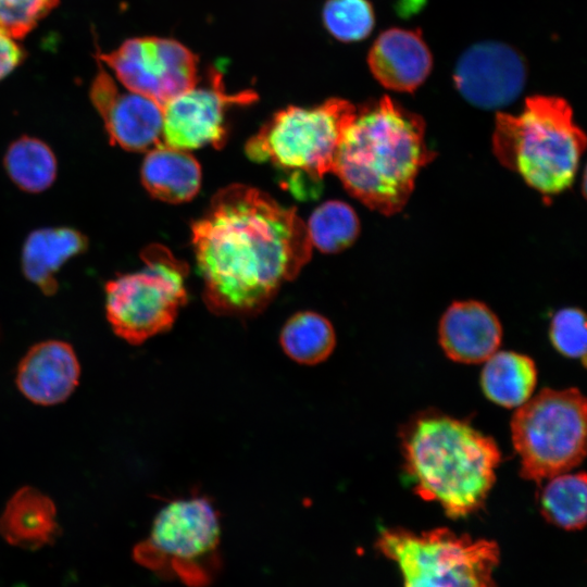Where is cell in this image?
<instances>
[{"mask_svg": "<svg viewBox=\"0 0 587 587\" xmlns=\"http://www.w3.org/2000/svg\"><path fill=\"white\" fill-rule=\"evenodd\" d=\"M209 310L253 316L309 262L312 243L296 208L241 184L218 190L191 225Z\"/></svg>", "mask_w": 587, "mask_h": 587, "instance_id": "cell-1", "label": "cell"}, {"mask_svg": "<svg viewBox=\"0 0 587 587\" xmlns=\"http://www.w3.org/2000/svg\"><path fill=\"white\" fill-rule=\"evenodd\" d=\"M419 114L383 97L360 109L346 128L333 173L365 207L384 215L400 212L421 170L436 153Z\"/></svg>", "mask_w": 587, "mask_h": 587, "instance_id": "cell-2", "label": "cell"}, {"mask_svg": "<svg viewBox=\"0 0 587 587\" xmlns=\"http://www.w3.org/2000/svg\"><path fill=\"white\" fill-rule=\"evenodd\" d=\"M402 447L404 470L422 499L439 503L452 519L483 507L501 461L491 437L464 421L429 413L405 427Z\"/></svg>", "mask_w": 587, "mask_h": 587, "instance_id": "cell-3", "label": "cell"}, {"mask_svg": "<svg viewBox=\"0 0 587 587\" xmlns=\"http://www.w3.org/2000/svg\"><path fill=\"white\" fill-rule=\"evenodd\" d=\"M491 143L501 165L549 199L573 185L586 136L564 99L533 96L517 115L497 114Z\"/></svg>", "mask_w": 587, "mask_h": 587, "instance_id": "cell-4", "label": "cell"}, {"mask_svg": "<svg viewBox=\"0 0 587 587\" xmlns=\"http://www.w3.org/2000/svg\"><path fill=\"white\" fill-rule=\"evenodd\" d=\"M220 515L204 496L168 502L155 515L150 536L134 548V558L162 578L207 587L221 571Z\"/></svg>", "mask_w": 587, "mask_h": 587, "instance_id": "cell-5", "label": "cell"}, {"mask_svg": "<svg viewBox=\"0 0 587 587\" xmlns=\"http://www.w3.org/2000/svg\"><path fill=\"white\" fill-rule=\"evenodd\" d=\"M376 547L397 564L404 587H497L499 547L492 540L448 528L421 533L387 528L379 533Z\"/></svg>", "mask_w": 587, "mask_h": 587, "instance_id": "cell-6", "label": "cell"}, {"mask_svg": "<svg viewBox=\"0 0 587 587\" xmlns=\"http://www.w3.org/2000/svg\"><path fill=\"white\" fill-rule=\"evenodd\" d=\"M357 113L347 100L332 98L313 108L288 107L250 138L248 157L271 162L292 178L320 184L332 172L342 135Z\"/></svg>", "mask_w": 587, "mask_h": 587, "instance_id": "cell-7", "label": "cell"}, {"mask_svg": "<svg viewBox=\"0 0 587 587\" xmlns=\"http://www.w3.org/2000/svg\"><path fill=\"white\" fill-rule=\"evenodd\" d=\"M586 398L576 388H545L511 419L523 478L540 483L577 467L586 455Z\"/></svg>", "mask_w": 587, "mask_h": 587, "instance_id": "cell-8", "label": "cell"}, {"mask_svg": "<svg viewBox=\"0 0 587 587\" xmlns=\"http://www.w3.org/2000/svg\"><path fill=\"white\" fill-rule=\"evenodd\" d=\"M143 266L105 284V314L113 332L130 345L168 330L187 301L188 265L160 243L141 252Z\"/></svg>", "mask_w": 587, "mask_h": 587, "instance_id": "cell-9", "label": "cell"}, {"mask_svg": "<svg viewBox=\"0 0 587 587\" xmlns=\"http://www.w3.org/2000/svg\"><path fill=\"white\" fill-rule=\"evenodd\" d=\"M98 59L125 88L161 107L198 82L197 57L173 39L132 38L111 52L98 53Z\"/></svg>", "mask_w": 587, "mask_h": 587, "instance_id": "cell-10", "label": "cell"}, {"mask_svg": "<svg viewBox=\"0 0 587 587\" xmlns=\"http://www.w3.org/2000/svg\"><path fill=\"white\" fill-rule=\"evenodd\" d=\"M527 67L522 54L510 45L483 41L467 48L459 58L453 82L459 93L472 105L496 110L514 102L522 93Z\"/></svg>", "mask_w": 587, "mask_h": 587, "instance_id": "cell-11", "label": "cell"}, {"mask_svg": "<svg viewBox=\"0 0 587 587\" xmlns=\"http://www.w3.org/2000/svg\"><path fill=\"white\" fill-rule=\"evenodd\" d=\"M255 99L257 95L251 91L226 93L221 77L213 74L210 87H193L162 107V143L185 151L205 145L221 148L226 140L224 116L227 108Z\"/></svg>", "mask_w": 587, "mask_h": 587, "instance_id": "cell-12", "label": "cell"}, {"mask_svg": "<svg viewBox=\"0 0 587 587\" xmlns=\"http://www.w3.org/2000/svg\"><path fill=\"white\" fill-rule=\"evenodd\" d=\"M90 100L112 143L138 152L162 142V107L142 95L121 91L102 63L91 83Z\"/></svg>", "mask_w": 587, "mask_h": 587, "instance_id": "cell-13", "label": "cell"}, {"mask_svg": "<svg viewBox=\"0 0 587 587\" xmlns=\"http://www.w3.org/2000/svg\"><path fill=\"white\" fill-rule=\"evenodd\" d=\"M80 365L73 347L63 340L40 341L28 349L16 370L23 396L40 405L65 401L75 390Z\"/></svg>", "mask_w": 587, "mask_h": 587, "instance_id": "cell-14", "label": "cell"}, {"mask_svg": "<svg viewBox=\"0 0 587 587\" xmlns=\"http://www.w3.org/2000/svg\"><path fill=\"white\" fill-rule=\"evenodd\" d=\"M439 344L446 355L460 363L485 362L498 351L502 326L483 302H453L442 314L438 327Z\"/></svg>", "mask_w": 587, "mask_h": 587, "instance_id": "cell-15", "label": "cell"}, {"mask_svg": "<svg viewBox=\"0 0 587 587\" xmlns=\"http://www.w3.org/2000/svg\"><path fill=\"white\" fill-rule=\"evenodd\" d=\"M367 63L385 88L413 92L428 77L433 58L420 32L390 28L374 41Z\"/></svg>", "mask_w": 587, "mask_h": 587, "instance_id": "cell-16", "label": "cell"}, {"mask_svg": "<svg viewBox=\"0 0 587 587\" xmlns=\"http://www.w3.org/2000/svg\"><path fill=\"white\" fill-rule=\"evenodd\" d=\"M59 534L54 502L35 487L16 490L0 516V535L18 548H42L53 544Z\"/></svg>", "mask_w": 587, "mask_h": 587, "instance_id": "cell-17", "label": "cell"}, {"mask_svg": "<svg viewBox=\"0 0 587 587\" xmlns=\"http://www.w3.org/2000/svg\"><path fill=\"white\" fill-rule=\"evenodd\" d=\"M87 238L71 227H45L32 232L23 246L22 268L25 277L45 295L58 289L57 273L71 258L84 252Z\"/></svg>", "mask_w": 587, "mask_h": 587, "instance_id": "cell-18", "label": "cell"}, {"mask_svg": "<svg viewBox=\"0 0 587 587\" xmlns=\"http://www.w3.org/2000/svg\"><path fill=\"white\" fill-rule=\"evenodd\" d=\"M141 182L153 198L182 203L191 200L199 191L201 170L188 151L161 142L151 148L143 159Z\"/></svg>", "mask_w": 587, "mask_h": 587, "instance_id": "cell-19", "label": "cell"}, {"mask_svg": "<svg viewBox=\"0 0 587 587\" xmlns=\"http://www.w3.org/2000/svg\"><path fill=\"white\" fill-rule=\"evenodd\" d=\"M480 375L484 394L504 408H517L533 395L537 383L534 361L512 351H497L485 362Z\"/></svg>", "mask_w": 587, "mask_h": 587, "instance_id": "cell-20", "label": "cell"}, {"mask_svg": "<svg viewBox=\"0 0 587 587\" xmlns=\"http://www.w3.org/2000/svg\"><path fill=\"white\" fill-rule=\"evenodd\" d=\"M279 342L284 352L300 364L325 361L336 345L330 322L323 315L304 311L294 314L283 326Z\"/></svg>", "mask_w": 587, "mask_h": 587, "instance_id": "cell-21", "label": "cell"}, {"mask_svg": "<svg viewBox=\"0 0 587 587\" xmlns=\"http://www.w3.org/2000/svg\"><path fill=\"white\" fill-rule=\"evenodd\" d=\"M4 168L22 190L41 192L53 184L58 164L47 143L23 136L9 146L4 155Z\"/></svg>", "mask_w": 587, "mask_h": 587, "instance_id": "cell-22", "label": "cell"}, {"mask_svg": "<svg viewBox=\"0 0 587 587\" xmlns=\"http://www.w3.org/2000/svg\"><path fill=\"white\" fill-rule=\"evenodd\" d=\"M538 500L548 522L565 530L582 529L586 524V474L566 472L549 478Z\"/></svg>", "mask_w": 587, "mask_h": 587, "instance_id": "cell-23", "label": "cell"}, {"mask_svg": "<svg viewBox=\"0 0 587 587\" xmlns=\"http://www.w3.org/2000/svg\"><path fill=\"white\" fill-rule=\"evenodd\" d=\"M307 229L312 246L324 253H337L355 241L360 234V221L348 203L329 200L313 211Z\"/></svg>", "mask_w": 587, "mask_h": 587, "instance_id": "cell-24", "label": "cell"}, {"mask_svg": "<svg viewBox=\"0 0 587 587\" xmlns=\"http://www.w3.org/2000/svg\"><path fill=\"white\" fill-rule=\"evenodd\" d=\"M322 18L327 32L344 42L366 38L375 23L374 11L367 0H327Z\"/></svg>", "mask_w": 587, "mask_h": 587, "instance_id": "cell-25", "label": "cell"}, {"mask_svg": "<svg viewBox=\"0 0 587 587\" xmlns=\"http://www.w3.org/2000/svg\"><path fill=\"white\" fill-rule=\"evenodd\" d=\"M60 0H0V34L24 38L51 13Z\"/></svg>", "mask_w": 587, "mask_h": 587, "instance_id": "cell-26", "label": "cell"}, {"mask_svg": "<svg viewBox=\"0 0 587 587\" xmlns=\"http://www.w3.org/2000/svg\"><path fill=\"white\" fill-rule=\"evenodd\" d=\"M549 335L553 347L564 357L580 359L586 364L587 328L584 311L564 308L552 317Z\"/></svg>", "mask_w": 587, "mask_h": 587, "instance_id": "cell-27", "label": "cell"}, {"mask_svg": "<svg viewBox=\"0 0 587 587\" xmlns=\"http://www.w3.org/2000/svg\"><path fill=\"white\" fill-rule=\"evenodd\" d=\"M24 50L13 39L0 34V80L21 64Z\"/></svg>", "mask_w": 587, "mask_h": 587, "instance_id": "cell-28", "label": "cell"}]
</instances>
